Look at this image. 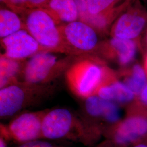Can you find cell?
Listing matches in <instances>:
<instances>
[{
    "instance_id": "1",
    "label": "cell",
    "mask_w": 147,
    "mask_h": 147,
    "mask_svg": "<svg viewBox=\"0 0 147 147\" xmlns=\"http://www.w3.org/2000/svg\"><path fill=\"white\" fill-rule=\"evenodd\" d=\"M99 129L65 108L50 110L42 121L43 139L79 142L92 144L100 135Z\"/></svg>"
},
{
    "instance_id": "2",
    "label": "cell",
    "mask_w": 147,
    "mask_h": 147,
    "mask_svg": "<svg viewBox=\"0 0 147 147\" xmlns=\"http://www.w3.org/2000/svg\"><path fill=\"white\" fill-rule=\"evenodd\" d=\"M115 78L104 60L95 55L79 56L65 74L71 91L84 99L95 94L101 86Z\"/></svg>"
},
{
    "instance_id": "3",
    "label": "cell",
    "mask_w": 147,
    "mask_h": 147,
    "mask_svg": "<svg viewBox=\"0 0 147 147\" xmlns=\"http://www.w3.org/2000/svg\"><path fill=\"white\" fill-rule=\"evenodd\" d=\"M56 87L51 84L38 85L19 82L0 90V117L8 118L21 111L47 100Z\"/></svg>"
},
{
    "instance_id": "4",
    "label": "cell",
    "mask_w": 147,
    "mask_h": 147,
    "mask_svg": "<svg viewBox=\"0 0 147 147\" xmlns=\"http://www.w3.org/2000/svg\"><path fill=\"white\" fill-rule=\"evenodd\" d=\"M43 51L37 53L26 61L22 74V82L38 85L51 84L66 73L79 57Z\"/></svg>"
},
{
    "instance_id": "5",
    "label": "cell",
    "mask_w": 147,
    "mask_h": 147,
    "mask_svg": "<svg viewBox=\"0 0 147 147\" xmlns=\"http://www.w3.org/2000/svg\"><path fill=\"white\" fill-rule=\"evenodd\" d=\"M26 30L47 51L67 55L58 25L42 9L20 11L17 13Z\"/></svg>"
},
{
    "instance_id": "6",
    "label": "cell",
    "mask_w": 147,
    "mask_h": 147,
    "mask_svg": "<svg viewBox=\"0 0 147 147\" xmlns=\"http://www.w3.org/2000/svg\"><path fill=\"white\" fill-rule=\"evenodd\" d=\"M58 27L68 55H95L100 42L98 33L92 27L78 20Z\"/></svg>"
},
{
    "instance_id": "7",
    "label": "cell",
    "mask_w": 147,
    "mask_h": 147,
    "mask_svg": "<svg viewBox=\"0 0 147 147\" xmlns=\"http://www.w3.org/2000/svg\"><path fill=\"white\" fill-rule=\"evenodd\" d=\"M50 110L26 112L18 115L7 127H1V134L20 144L43 139L42 124Z\"/></svg>"
},
{
    "instance_id": "8",
    "label": "cell",
    "mask_w": 147,
    "mask_h": 147,
    "mask_svg": "<svg viewBox=\"0 0 147 147\" xmlns=\"http://www.w3.org/2000/svg\"><path fill=\"white\" fill-rule=\"evenodd\" d=\"M109 147H129L147 136V116L132 114L111 126Z\"/></svg>"
},
{
    "instance_id": "9",
    "label": "cell",
    "mask_w": 147,
    "mask_h": 147,
    "mask_svg": "<svg viewBox=\"0 0 147 147\" xmlns=\"http://www.w3.org/2000/svg\"><path fill=\"white\" fill-rule=\"evenodd\" d=\"M131 4L119 16L110 31L112 38L138 40L147 26V12L140 5Z\"/></svg>"
},
{
    "instance_id": "10",
    "label": "cell",
    "mask_w": 147,
    "mask_h": 147,
    "mask_svg": "<svg viewBox=\"0 0 147 147\" xmlns=\"http://www.w3.org/2000/svg\"><path fill=\"white\" fill-rule=\"evenodd\" d=\"M1 44L4 50L2 55L19 60H25L37 53L47 51L25 30L1 38Z\"/></svg>"
},
{
    "instance_id": "11",
    "label": "cell",
    "mask_w": 147,
    "mask_h": 147,
    "mask_svg": "<svg viewBox=\"0 0 147 147\" xmlns=\"http://www.w3.org/2000/svg\"><path fill=\"white\" fill-rule=\"evenodd\" d=\"M79 10V20L92 27L98 34L110 33L111 27L117 18L131 4L132 0H122L109 11L98 14H90L85 0H75Z\"/></svg>"
},
{
    "instance_id": "12",
    "label": "cell",
    "mask_w": 147,
    "mask_h": 147,
    "mask_svg": "<svg viewBox=\"0 0 147 147\" xmlns=\"http://www.w3.org/2000/svg\"><path fill=\"white\" fill-rule=\"evenodd\" d=\"M138 40L112 38L99 43L95 56L114 61L119 65L125 67L135 58Z\"/></svg>"
},
{
    "instance_id": "13",
    "label": "cell",
    "mask_w": 147,
    "mask_h": 147,
    "mask_svg": "<svg viewBox=\"0 0 147 147\" xmlns=\"http://www.w3.org/2000/svg\"><path fill=\"white\" fill-rule=\"evenodd\" d=\"M84 109L90 118L102 121L111 126L121 120V113L119 106L102 99L98 95H92L85 99Z\"/></svg>"
},
{
    "instance_id": "14",
    "label": "cell",
    "mask_w": 147,
    "mask_h": 147,
    "mask_svg": "<svg viewBox=\"0 0 147 147\" xmlns=\"http://www.w3.org/2000/svg\"><path fill=\"white\" fill-rule=\"evenodd\" d=\"M42 9L58 26L79 20V10L75 0H50Z\"/></svg>"
},
{
    "instance_id": "15",
    "label": "cell",
    "mask_w": 147,
    "mask_h": 147,
    "mask_svg": "<svg viewBox=\"0 0 147 147\" xmlns=\"http://www.w3.org/2000/svg\"><path fill=\"white\" fill-rule=\"evenodd\" d=\"M95 94L117 104H126L135 99V95L116 78L101 86Z\"/></svg>"
},
{
    "instance_id": "16",
    "label": "cell",
    "mask_w": 147,
    "mask_h": 147,
    "mask_svg": "<svg viewBox=\"0 0 147 147\" xmlns=\"http://www.w3.org/2000/svg\"><path fill=\"white\" fill-rule=\"evenodd\" d=\"M25 63V60L9 58L1 53V89L16 82H22V74Z\"/></svg>"
},
{
    "instance_id": "17",
    "label": "cell",
    "mask_w": 147,
    "mask_h": 147,
    "mask_svg": "<svg viewBox=\"0 0 147 147\" xmlns=\"http://www.w3.org/2000/svg\"><path fill=\"white\" fill-rule=\"evenodd\" d=\"M25 30L20 16L5 6L0 9V38H3Z\"/></svg>"
},
{
    "instance_id": "18",
    "label": "cell",
    "mask_w": 147,
    "mask_h": 147,
    "mask_svg": "<svg viewBox=\"0 0 147 147\" xmlns=\"http://www.w3.org/2000/svg\"><path fill=\"white\" fill-rule=\"evenodd\" d=\"M123 82L135 96H139L147 84V74L145 69L138 63L134 64L126 72Z\"/></svg>"
},
{
    "instance_id": "19",
    "label": "cell",
    "mask_w": 147,
    "mask_h": 147,
    "mask_svg": "<svg viewBox=\"0 0 147 147\" xmlns=\"http://www.w3.org/2000/svg\"><path fill=\"white\" fill-rule=\"evenodd\" d=\"M50 0H5L2 3L16 13L37 9H43Z\"/></svg>"
},
{
    "instance_id": "20",
    "label": "cell",
    "mask_w": 147,
    "mask_h": 147,
    "mask_svg": "<svg viewBox=\"0 0 147 147\" xmlns=\"http://www.w3.org/2000/svg\"><path fill=\"white\" fill-rule=\"evenodd\" d=\"M122 0H85L90 14L95 15L109 11Z\"/></svg>"
},
{
    "instance_id": "21",
    "label": "cell",
    "mask_w": 147,
    "mask_h": 147,
    "mask_svg": "<svg viewBox=\"0 0 147 147\" xmlns=\"http://www.w3.org/2000/svg\"><path fill=\"white\" fill-rule=\"evenodd\" d=\"M16 147H71L64 144H57L42 139H38L20 144Z\"/></svg>"
},
{
    "instance_id": "22",
    "label": "cell",
    "mask_w": 147,
    "mask_h": 147,
    "mask_svg": "<svg viewBox=\"0 0 147 147\" xmlns=\"http://www.w3.org/2000/svg\"><path fill=\"white\" fill-rule=\"evenodd\" d=\"M138 98L141 104L147 107V84L139 95Z\"/></svg>"
},
{
    "instance_id": "23",
    "label": "cell",
    "mask_w": 147,
    "mask_h": 147,
    "mask_svg": "<svg viewBox=\"0 0 147 147\" xmlns=\"http://www.w3.org/2000/svg\"><path fill=\"white\" fill-rule=\"evenodd\" d=\"M129 147H147V136Z\"/></svg>"
},
{
    "instance_id": "24",
    "label": "cell",
    "mask_w": 147,
    "mask_h": 147,
    "mask_svg": "<svg viewBox=\"0 0 147 147\" xmlns=\"http://www.w3.org/2000/svg\"><path fill=\"white\" fill-rule=\"evenodd\" d=\"M8 138L3 135V134H1V137H0V147H8Z\"/></svg>"
},
{
    "instance_id": "25",
    "label": "cell",
    "mask_w": 147,
    "mask_h": 147,
    "mask_svg": "<svg viewBox=\"0 0 147 147\" xmlns=\"http://www.w3.org/2000/svg\"><path fill=\"white\" fill-rule=\"evenodd\" d=\"M144 69L145 71L146 72L147 74V53L145 56V58H144Z\"/></svg>"
},
{
    "instance_id": "26",
    "label": "cell",
    "mask_w": 147,
    "mask_h": 147,
    "mask_svg": "<svg viewBox=\"0 0 147 147\" xmlns=\"http://www.w3.org/2000/svg\"><path fill=\"white\" fill-rule=\"evenodd\" d=\"M144 39H145V42L147 44V30L146 32V34H145V38Z\"/></svg>"
},
{
    "instance_id": "27",
    "label": "cell",
    "mask_w": 147,
    "mask_h": 147,
    "mask_svg": "<svg viewBox=\"0 0 147 147\" xmlns=\"http://www.w3.org/2000/svg\"><path fill=\"white\" fill-rule=\"evenodd\" d=\"M1 1V3H3V2H4V1H5V0H0Z\"/></svg>"
},
{
    "instance_id": "28",
    "label": "cell",
    "mask_w": 147,
    "mask_h": 147,
    "mask_svg": "<svg viewBox=\"0 0 147 147\" xmlns=\"http://www.w3.org/2000/svg\"><path fill=\"white\" fill-rule=\"evenodd\" d=\"M104 147H105V146H104Z\"/></svg>"
}]
</instances>
